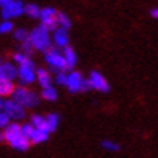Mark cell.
Returning a JSON list of instances; mask_svg holds the SVG:
<instances>
[{"label":"cell","instance_id":"3","mask_svg":"<svg viewBox=\"0 0 158 158\" xmlns=\"http://www.w3.org/2000/svg\"><path fill=\"white\" fill-rule=\"evenodd\" d=\"M44 58H45V62L51 67V70L55 71L57 74L58 73H65V70H70L64 55H61L57 49H54V48L48 49V51L45 52V57Z\"/></svg>","mask_w":158,"mask_h":158},{"label":"cell","instance_id":"12","mask_svg":"<svg viewBox=\"0 0 158 158\" xmlns=\"http://www.w3.org/2000/svg\"><path fill=\"white\" fill-rule=\"evenodd\" d=\"M54 44L57 45L58 48H65L68 47V34L65 29L58 28L55 32H54Z\"/></svg>","mask_w":158,"mask_h":158},{"label":"cell","instance_id":"21","mask_svg":"<svg viewBox=\"0 0 158 158\" xmlns=\"http://www.w3.org/2000/svg\"><path fill=\"white\" fill-rule=\"evenodd\" d=\"M29 144H31V141H29L28 138H25L23 135L20 136L15 144H12L10 147L12 148H15V149H18V151H28V148H29Z\"/></svg>","mask_w":158,"mask_h":158},{"label":"cell","instance_id":"23","mask_svg":"<svg viewBox=\"0 0 158 158\" xmlns=\"http://www.w3.org/2000/svg\"><path fill=\"white\" fill-rule=\"evenodd\" d=\"M58 25H60V28L68 31V29L71 28V20H70V18L65 13L58 12Z\"/></svg>","mask_w":158,"mask_h":158},{"label":"cell","instance_id":"18","mask_svg":"<svg viewBox=\"0 0 158 158\" xmlns=\"http://www.w3.org/2000/svg\"><path fill=\"white\" fill-rule=\"evenodd\" d=\"M13 60L18 64H19V67H29V68H34V61L28 57V55H25L23 52H18L13 55Z\"/></svg>","mask_w":158,"mask_h":158},{"label":"cell","instance_id":"1","mask_svg":"<svg viewBox=\"0 0 158 158\" xmlns=\"http://www.w3.org/2000/svg\"><path fill=\"white\" fill-rule=\"evenodd\" d=\"M31 42L36 51L47 52L51 49V38H49V29L44 25H39L31 32Z\"/></svg>","mask_w":158,"mask_h":158},{"label":"cell","instance_id":"28","mask_svg":"<svg viewBox=\"0 0 158 158\" xmlns=\"http://www.w3.org/2000/svg\"><path fill=\"white\" fill-rule=\"evenodd\" d=\"M67 81H68V76L65 73H58L57 77H55V83L58 86H67Z\"/></svg>","mask_w":158,"mask_h":158},{"label":"cell","instance_id":"19","mask_svg":"<svg viewBox=\"0 0 158 158\" xmlns=\"http://www.w3.org/2000/svg\"><path fill=\"white\" fill-rule=\"evenodd\" d=\"M41 97L45 99V100H48V102H55L57 100V97H58V93L52 86H49V87H47V89H42V91H41Z\"/></svg>","mask_w":158,"mask_h":158},{"label":"cell","instance_id":"17","mask_svg":"<svg viewBox=\"0 0 158 158\" xmlns=\"http://www.w3.org/2000/svg\"><path fill=\"white\" fill-rule=\"evenodd\" d=\"M41 13H42V9H39L38 5L35 3L25 5V15H28L31 19H41Z\"/></svg>","mask_w":158,"mask_h":158},{"label":"cell","instance_id":"6","mask_svg":"<svg viewBox=\"0 0 158 158\" xmlns=\"http://www.w3.org/2000/svg\"><path fill=\"white\" fill-rule=\"evenodd\" d=\"M25 13V5L20 0H13L10 5L2 7V18L3 20H9L13 18H18Z\"/></svg>","mask_w":158,"mask_h":158},{"label":"cell","instance_id":"30","mask_svg":"<svg viewBox=\"0 0 158 158\" xmlns=\"http://www.w3.org/2000/svg\"><path fill=\"white\" fill-rule=\"evenodd\" d=\"M10 120L12 119L6 115L5 112H0V126H2V128H7L10 125Z\"/></svg>","mask_w":158,"mask_h":158},{"label":"cell","instance_id":"10","mask_svg":"<svg viewBox=\"0 0 158 158\" xmlns=\"http://www.w3.org/2000/svg\"><path fill=\"white\" fill-rule=\"evenodd\" d=\"M19 81L22 86H28V84H32V83L36 80V71L34 68H29V67H19Z\"/></svg>","mask_w":158,"mask_h":158},{"label":"cell","instance_id":"29","mask_svg":"<svg viewBox=\"0 0 158 158\" xmlns=\"http://www.w3.org/2000/svg\"><path fill=\"white\" fill-rule=\"evenodd\" d=\"M34 45H32V42H31V39L29 41H26V42H22V52L25 54V55H31L32 54V51H34Z\"/></svg>","mask_w":158,"mask_h":158},{"label":"cell","instance_id":"22","mask_svg":"<svg viewBox=\"0 0 158 158\" xmlns=\"http://www.w3.org/2000/svg\"><path fill=\"white\" fill-rule=\"evenodd\" d=\"M47 120H48V125H49V132H54V131L57 129L58 123H60V115L58 113H49V115L45 116Z\"/></svg>","mask_w":158,"mask_h":158},{"label":"cell","instance_id":"4","mask_svg":"<svg viewBox=\"0 0 158 158\" xmlns=\"http://www.w3.org/2000/svg\"><path fill=\"white\" fill-rule=\"evenodd\" d=\"M0 107L2 112H5L12 120L18 122L25 118V107L15 100H2L0 102Z\"/></svg>","mask_w":158,"mask_h":158},{"label":"cell","instance_id":"15","mask_svg":"<svg viewBox=\"0 0 158 158\" xmlns=\"http://www.w3.org/2000/svg\"><path fill=\"white\" fill-rule=\"evenodd\" d=\"M15 90H16V87L15 84L12 83V80H5V78H0V94L2 97H6V96H13Z\"/></svg>","mask_w":158,"mask_h":158},{"label":"cell","instance_id":"16","mask_svg":"<svg viewBox=\"0 0 158 158\" xmlns=\"http://www.w3.org/2000/svg\"><path fill=\"white\" fill-rule=\"evenodd\" d=\"M62 55H64L65 61H67L68 68L71 70V68L77 64V55H76V52H74V49L68 45V47H65V48L62 49Z\"/></svg>","mask_w":158,"mask_h":158},{"label":"cell","instance_id":"26","mask_svg":"<svg viewBox=\"0 0 158 158\" xmlns=\"http://www.w3.org/2000/svg\"><path fill=\"white\" fill-rule=\"evenodd\" d=\"M34 132H35V128L32 126V123L22 125V135H23L25 138H28L29 141H31V139H32V136H34Z\"/></svg>","mask_w":158,"mask_h":158},{"label":"cell","instance_id":"32","mask_svg":"<svg viewBox=\"0 0 158 158\" xmlns=\"http://www.w3.org/2000/svg\"><path fill=\"white\" fill-rule=\"evenodd\" d=\"M149 15L152 16L154 19H158V7H154V9L149 10Z\"/></svg>","mask_w":158,"mask_h":158},{"label":"cell","instance_id":"27","mask_svg":"<svg viewBox=\"0 0 158 158\" xmlns=\"http://www.w3.org/2000/svg\"><path fill=\"white\" fill-rule=\"evenodd\" d=\"M13 31V23L10 22V20H3L2 23H0V32L2 34H9Z\"/></svg>","mask_w":158,"mask_h":158},{"label":"cell","instance_id":"31","mask_svg":"<svg viewBox=\"0 0 158 158\" xmlns=\"http://www.w3.org/2000/svg\"><path fill=\"white\" fill-rule=\"evenodd\" d=\"M90 89H91V83H90V80L87 78V80H84V81H83L81 91H87V90H90Z\"/></svg>","mask_w":158,"mask_h":158},{"label":"cell","instance_id":"7","mask_svg":"<svg viewBox=\"0 0 158 158\" xmlns=\"http://www.w3.org/2000/svg\"><path fill=\"white\" fill-rule=\"evenodd\" d=\"M22 136V126L19 123H10L7 128H5V132L2 134V139L9 142L10 145L15 144Z\"/></svg>","mask_w":158,"mask_h":158},{"label":"cell","instance_id":"33","mask_svg":"<svg viewBox=\"0 0 158 158\" xmlns=\"http://www.w3.org/2000/svg\"><path fill=\"white\" fill-rule=\"evenodd\" d=\"M13 0H0V6L2 7H5V6H7V5H10Z\"/></svg>","mask_w":158,"mask_h":158},{"label":"cell","instance_id":"13","mask_svg":"<svg viewBox=\"0 0 158 158\" xmlns=\"http://www.w3.org/2000/svg\"><path fill=\"white\" fill-rule=\"evenodd\" d=\"M29 123H32V126H34L35 129L49 132L48 120H47V118H44V116H41V115H32V116H31ZM49 134H51V132H49Z\"/></svg>","mask_w":158,"mask_h":158},{"label":"cell","instance_id":"25","mask_svg":"<svg viewBox=\"0 0 158 158\" xmlns=\"http://www.w3.org/2000/svg\"><path fill=\"white\" fill-rule=\"evenodd\" d=\"M100 145L105 149H107V151H112V152H115V151H119L120 149L119 144H116V142H113V141H109V139H103V141L100 142Z\"/></svg>","mask_w":158,"mask_h":158},{"label":"cell","instance_id":"20","mask_svg":"<svg viewBox=\"0 0 158 158\" xmlns=\"http://www.w3.org/2000/svg\"><path fill=\"white\" fill-rule=\"evenodd\" d=\"M48 136H49V132L35 129L34 136H32V139H31V142H34V144H44V142L48 141Z\"/></svg>","mask_w":158,"mask_h":158},{"label":"cell","instance_id":"8","mask_svg":"<svg viewBox=\"0 0 158 158\" xmlns=\"http://www.w3.org/2000/svg\"><path fill=\"white\" fill-rule=\"evenodd\" d=\"M89 80L91 83V89H94V90H99L102 93H107L110 90L109 83L106 81V78L99 71H91Z\"/></svg>","mask_w":158,"mask_h":158},{"label":"cell","instance_id":"14","mask_svg":"<svg viewBox=\"0 0 158 158\" xmlns=\"http://www.w3.org/2000/svg\"><path fill=\"white\" fill-rule=\"evenodd\" d=\"M36 80H38L39 86L42 89H47V87L51 86V74L47 70H44V68L36 70Z\"/></svg>","mask_w":158,"mask_h":158},{"label":"cell","instance_id":"2","mask_svg":"<svg viewBox=\"0 0 158 158\" xmlns=\"http://www.w3.org/2000/svg\"><path fill=\"white\" fill-rule=\"evenodd\" d=\"M13 100L16 103L22 105L26 109H32V107H36L39 105V96L35 93V91L29 90L26 87L20 86V87H16V90L13 93Z\"/></svg>","mask_w":158,"mask_h":158},{"label":"cell","instance_id":"24","mask_svg":"<svg viewBox=\"0 0 158 158\" xmlns=\"http://www.w3.org/2000/svg\"><path fill=\"white\" fill-rule=\"evenodd\" d=\"M15 39L16 41H19V42H26V41H29L31 39V34H28V31L26 29H16L13 34Z\"/></svg>","mask_w":158,"mask_h":158},{"label":"cell","instance_id":"5","mask_svg":"<svg viewBox=\"0 0 158 158\" xmlns=\"http://www.w3.org/2000/svg\"><path fill=\"white\" fill-rule=\"evenodd\" d=\"M41 25L47 26L49 32H55L58 29V12L54 7H44L41 13Z\"/></svg>","mask_w":158,"mask_h":158},{"label":"cell","instance_id":"11","mask_svg":"<svg viewBox=\"0 0 158 158\" xmlns=\"http://www.w3.org/2000/svg\"><path fill=\"white\" fill-rule=\"evenodd\" d=\"M18 76H19V68H16L12 62H2V65H0V78L15 80Z\"/></svg>","mask_w":158,"mask_h":158},{"label":"cell","instance_id":"9","mask_svg":"<svg viewBox=\"0 0 158 158\" xmlns=\"http://www.w3.org/2000/svg\"><path fill=\"white\" fill-rule=\"evenodd\" d=\"M83 78L81 73L78 71H71L68 74V81H67V87L71 93H77V91H81V86H83Z\"/></svg>","mask_w":158,"mask_h":158}]
</instances>
